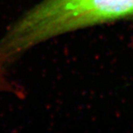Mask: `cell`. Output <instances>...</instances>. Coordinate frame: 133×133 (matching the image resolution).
I'll return each instance as SVG.
<instances>
[{
    "label": "cell",
    "mask_w": 133,
    "mask_h": 133,
    "mask_svg": "<svg viewBox=\"0 0 133 133\" xmlns=\"http://www.w3.org/2000/svg\"><path fill=\"white\" fill-rule=\"evenodd\" d=\"M133 16V0H43L18 18L0 39L5 66L52 37Z\"/></svg>",
    "instance_id": "obj_1"
},
{
    "label": "cell",
    "mask_w": 133,
    "mask_h": 133,
    "mask_svg": "<svg viewBox=\"0 0 133 133\" xmlns=\"http://www.w3.org/2000/svg\"><path fill=\"white\" fill-rule=\"evenodd\" d=\"M1 93H11L18 97L23 96V95L22 89L8 79L5 71V65L0 62V94Z\"/></svg>",
    "instance_id": "obj_2"
}]
</instances>
